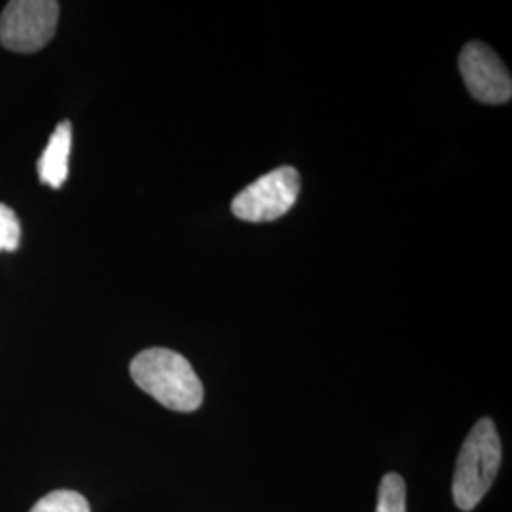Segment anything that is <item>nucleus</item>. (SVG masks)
<instances>
[{"label":"nucleus","instance_id":"f257e3e1","mask_svg":"<svg viewBox=\"0 0 512 512\" xmlns=\"http://www.w3.org/2000/svg\"><path fill=\"white\" fill-rule=\"evenodd\" d=\"M131 378L152 399L175 412H194L203 403V385L181 353L165 348L141 351L129 366Z\"/></svg>","mask_w":512,"mask_h":512},{"label":"nucleus","instance_id":"f03ea898","mask_svg":"<svg viewBox=\"0 0 512 512\" xmlns=\"http://www.w3.org/2000/svg\"><path fill=\"white\" fill-rule=\"evenodd\" d=\"M501 465V440L494 421L482 418L461 446L452 482L459 511H473L488 494Z\"/></svg>","mask_w":512,"mask_h":512},{"label":"nucleus","instance_id":"7ed1b4c3","mask_svg":"<svg viewBox=\"0 0 512 512\" xmlns=\"http://www.w3.org/2000/svg\"><path fill=\"white\" fill-rule=\"evenodd\" d=\"M59 4L54 0H14L0 16V42L18 54L42 50L55 35Z\"/></svg>","mask_w":512,"mask_h":512},{"label":"nucleus","instance_id":"20e7f679","mask_svg":"<svg viewBox=\"0 0 512 512\" xmlns=\"http://www.w3.org/2000/svg\"><path fill=\"white\" fill-rule=\"evenodd\" d=\"M300 194V175L294 167H277L243 188L232 202V213L247 222H272L293 209Z\"/></svg>","mask_w":512,"mask_h":512},{"label":"nucleus","instance_id":"39448f33","mask_svg":"<svg viewBox=\"0 0 512 512\" xmlns=\"http://www.w3.org/2000/svg\"><path fill=\"white\" fill-rule=\"evenodd\" d=\"M459 73L476 101L484 105H503L511 101V73L490 46L469 42L459 54Z\"/></svg>","mask_w":512,"mask_h":512},{"label":"nucleus","instance_id":"423d86ee","mask_svg":"<svg viewBox=\"0 0 512 512\" xmlns=\"http://www.w3.org/2000/svg\"><path fill=\"white\" fill-rule=\"evenodd\" d=\"M73 145V126L69 120L61 122L55 128L48 145L38 160V177L40 183L52 188H61L69 177V156Z\"/></svg>","mask_w":512,"mask_h":512},{"label":"nucleus","instance_id":"0eeeda50","mask_svg":"<svg viewBox=\"0 0 512 512\" xmlns=\"http://www.w3.org/2000/svg\"><path fill=\"white\" fill-rule=\"evenodd\" d=\"M31 512H92L84 495L71 490H57L38 499Z\"/></svg>","mask_w":512,"mask_h":512},{"label":"nucleus","instance_id":"6e6552de","mask_svg":"<svg viewBox=\"0 0 512 512\" xmlns=\"http://www.w3.org/2000/svg\"><path fill=\"white\" fill-rule=\"evenodd\" d=\"M376 512H406V484L403 476L389 473L382 478Z\"/></svg>","mask_w":512,"mask_h":512},{"label":"nucleus","instance_id":"1a4fd4ad","mask_svg":"<svg viewBox=\"0 0 512 512\" xmlns=\"http://www.w3.org/2000/svg\"><path fill=\"white\" fill-rule=\"evenodd\" d=\"M21 226L18 215L4 203H0V251H18Z\"/></svg>","mask_w":512,"mask_h":512}]
</instances>
